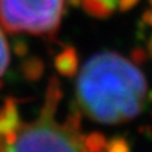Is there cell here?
<instances>
[{"instance_id":"obj_1","label":"cell","mask_w":152,"mask_h":152,"mask_svg":"<svg viewBox=\"0 0 152 152\" xmlns=\"http://www.w3.org/2000/svg\"><path fill=\"white\" fill-rule=\"evenodd\" d=\"M76 96L87 117L102 124H120L142 113L148 102L147 80L121 55L100 52L82 68Z\"/></svg>"},{"instance_id":"obj_2","label":"cell","mask_w":152,"mask_h":152,"mask_svg":"<svg viewBox=\"0 0 152 152\" xmlns=\"http://www.w3.org/2000/svg\"><path fill=\"white\" fill-rule=\"evenodd\" d=\"M56 110L42 107L34 123L21 124L4 137L0 152H86L80 134V113L72 109L64 124L54 120Z\"/></svg>"},{"instance_id":"obj_3","label":"cell","mask_w":152,"mask_h":152,"mask_svg":"<svg viewBox=\"0 0 152 152\" xmlns=\"http://www.w3.org/2000/svg\"><path fill=\"white\" fill-rule=\"evenodd\" d=\"M64 13V0H0V23L10 33L54 35Z\"/></svg>"},{"instance_id":"obj_4","label":"cell","mask_w":152,"mask_h":152,"mask_svg":"<svg viewBox=\"0 0 152 152\" xmlns=\"http://www.w3.org/2000/svg\"><path fill=\"white\" fill-rule=\"evenodd\" d=\"M20 125L21 123L18 118L16 102L13 99H6L0 107V140L16 132Z\"/></svg>"},{"instance_id":"obj_5","label":"cell","mask_w":152,"mask_h":152,"mask_svg":"<svg viewBox=\"0 0 152 152\" xmlns=\"http://www.w3.org/2000/svg\"><path fill=\"white\" fill-rule=\"evenodd\" d=\"M55 69L64 76H73L77 72V54L75 48L66 47L55 58Z\"/></svg>"},{"instance_id":"obj_6","label":"cell","mask_w":152,"mask_h":152,"mask_svg":"<svg viewBox=\"0 0 152 152\" xmlns=\"http://www.w3.org/2000/svg\"><path fill=\"white\" fill-rule=\"evenodd\" d=\"M21 72L27 80H38L44 73V62L39 58H28L23 62Z\"/></svg>"},{"instance_id":"obj_7","label":"cell","mask_w":152,"mask_h":152,"mask_svg":"<svg viewBox=\"0 0 152 152\" xmlns=\"http://www.w3.org/2000/svg\"><path fill=\"white\" fill-rule=\"evenodd\" d=\"M80 3L87 14L96 17V18H107L113 14V11L102 0H82Z\"/></svg>"},{"instance_id":"obj_8","label":"cell","mask_w":152,"mask_h":152,"mask_svg":"<svg viewBox=\"0 0 152 152\" xmlns=\"http://www.w3.org/2000/svg\"><path fill=\"white\" fill-rule=\"evenodd\" d=\"M106 137L100 132H92L83 137V145L86 152H106Z\"/></svg>"},{"instance_id":"obj_9","label":"cell","mask_w":152,"mask_h":152,"mask_svg":"<svg viewBox=\"0 0 152 152\" xmlns=\"http://www.w3.org/2000/svg\"><path fill=\"white\" fill-rule=\"evenodd\" d=\"M106 152H131L130 142L124 137H113L107 144H106Z\"/></svg>"},{"instance_id":"obj_10","label":"cell","mask_w":152,"mask_h":152,"mask_svg":"<svg viewBox=\"0 0 152 152\" xmlns=\"http://www.w3.org/2000/svg\"><path fill=\"white\" fill-rule=\"evenodd\" d=\"M10 61V54H9V45L6 41V37L3 31L0 30V76L4 73L6 68Z\"/></svg>"},{"instance_id":"obj_11","label":"cell","mask_w":152,"mask_h":152,"mask_svg":"<svg viewBox=\"0 0 152 152\" xmlns=\"http://www.w3.org/2000/svg\"><path fill=\"white\" fill-rule=\"evenodd\" d=\"M13 51L16 52L17 56H24L28 52V45L26 42V39L23 38H16L13 41Z\"/></svg>"},{"instance_id":"obj_12","label":"cell","mask_w":152,"mask_h":152,"mask_svg":"<svg viewBox=\"0 0 152 152\" xmlns=\"http://www.w3.org/2000/svg\"><path fill=\"white\" fill-rule=\"evenodd\" d=\"M147 51H144V49L141 48H135L132 52H131V59L134 61V62H137V64H141V62H144V61L147 59Z\"/></svg>"},{"instance_id":"obj_13","label":"cell","mask_w":152,"mask_h":152,"mask_svg":"<svg viewBox=\"0 0 152 152\" xmlns=\"http://www.w3.org/2000/svg\"><path fill=\"white\" fill-rule=\"evenodd\" d=\"M140 0H118V7L121 11H127L131 10L134 6H137Z\"/></svg>"},{"instance_id":"obj_14","label":"cell","mask_w":152,"mask_h":152,"mask_svg":"<svg viewBox=\"0 0 152 152\" xmlns=\"http://www.w3.org/2000/svg\"><path fill=\"white\" fill-rule=\"evenodd\" d=\"M142 23L145 26H151L152 27V9L144 11V14H142Z\"/></svg>"},{"instance_id":"obj_15","label":"cell","mask_w":152,"mask_h":152,"mask_svg":"<svg viewBox=\"0 0 152 152\" xmlns=\"http://www.w3.org/2000/svg\"><path fill=\"white\" fill-rule=\"evenodd\" d=\"M102 1H103L111 11H114L117 9V6H118V0H102Z\"/></svg>"},{"instance_id":"obj_16","label":"cell","mask_w":152,"mask_h":152,"mask_svg":"<svg viewBox=\"0 0 152 152\" xmlns=\"http://www.w3.org/2000/svg\"><path fill=\"white\" fill-rule=\"evenodd\" d=\"M147 55L149 58H152V34L149 35V38L147 41Z\"/></svg>"},{"instance_id":"obj_17","label":"cell","mask_w":152,"mask_h":152,"mask_svg":"<svg viewBox=\"0 0 152 152\" xmlns=\"http://www.w3.org/2000/svg\"><path fill=\"white\" fill-rule=\"evenodd\" d=\"M80 1L82 0H68V3L71 6H73V7H77V6L80 4Z\"/></svg>"},{"instance_id":"obj_18","label":"cell","mask_w":152,"mask_h":152,"mask_svg":"<svg viewBox=\"0 0 152 152\" xmlns=\"http://www.w3.org/2000/svg\"><path fill=\"white\" fill-rule=\"evenodd\" d=\"M149 1H151V4H152V0H149Z\"/></svg>"}]
</instances>
